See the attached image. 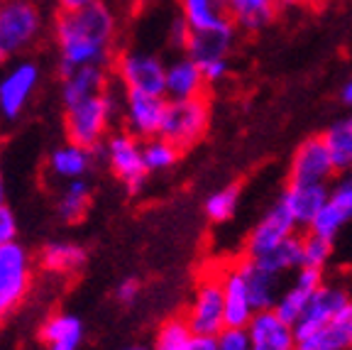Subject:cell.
<instances>
[{
  "mask_svg": "<svg viewBox=\"0 0 352 350\" xmlns=\"http://www.w3.org/2000/svg\"><path fill=\"white\" fill-rule=\"evenodd\" d=\"M12 240H17V218L10 208L3 203L0 206V245H6V243Z\"/></svg>",
  "mask_w": 352,
  "mask_h": 350,
  "instance_id": "8d00e7d4",
  "label": "cell"
},
{
  "mask_svg": "<svg viewBox=\"0 0 352 350\" xmlns=\"http://www.w3.org/2000/svg\"><path fill=\"white\" fill-rule=\"evenodd\" d=\"M328 198V184H286L279 203L292 216L296 228H308Z\"/></svg>",
  "mask_w": 352,
  "mask_h": 350,
  "instance_id": "ffe728a7",
  "label": "cell"
},
{
  "mask_svg": "<svg viewBox=\"0 0 352 350\" xmlns=\"http://www.w3.org/2000/svg\"><path fill=\"white\" fill-rule=\"evenodd\" d=\"M296 350H352V299L333 321L296 338Z\"/></svg>",
  "mask_w": 352,
  "mask_h": 350,
  "instance_id": "44dd1931",
  "label": "cell"
},
{
  "mask_svg": "<svg viewBox=\"0 0 352 350\" xmlns=\"http://www.w3.org/2000/svg\"><path fill=\"white\" fill-rule=\"evenodd\" d=\"M54 42L59 52V72L76 66H108L118 42V17L100 0L78 10H59L54 20Z\"/></svg>",
  "mask_w": 352,
  "mask_h": 350,
  "instance_id": "6da1fadb",
  "label": "cell"
},
{
  "mask_svg": "<svg viewBox=\"0 0 352 350\" xmlns=\"http://www.w3.org/2000/svg\"><path fill=\"white\" fill-rule=\"evenodd\" d=\"M296 223L292 220V216L286 214V208L279 201L257 220L248 236V255H257V252L267 250V247L276 245L284 238L294 236L296 233Z\"/></svg>",
  "mask_w": 352,
  "mask_h": 350,
  "instance_id": "603a6c76",
  "label": "cell"
},
{
  "mask_svg": "<svg viewBox=\"0 0 352 350\" xmlns=\"http://www.w3.org/2000/svg\"><path fill=\"white\" fill-rule=\"evenodd\" d=\"M116 113L118 101L113 88L98 93V96H91L86 101H78V103L66 108V137L76 145L96 150L108 137L110 123H113Z\"/></svg>",
  "mask_w": 352,
  "mask_h": 350,
  "instance_id": "3957f363",
  "label": "cell"
},
{
  "mask_svg": "<svg viewBox=\"0 0 352 350\" xmlns=\"http://www.w3.org/2000/svg\"><path fill=\"white\" fill-rule=\"evenodd\" d=\"M215 350H252L245 329H223L215 336Z\"/></svg>",
  "mask_w": 352,
  "mask_h": 350,
  "instance_id": "d590c367",
  "label": "cell"
},
{
  "mask_svg": "<svg viewBox=\"0 0 352 350\" xmlns=\"http://www.w3.org/2000/svg\"><path fill=\"white\" fill-rule=\"evenodd\" d=\"M39 340L47 350H78L83 343V321L74 313H52L39 326Z\"/></svg>",
  "mask_w": 352,
  "mask_h": 350,
  "instance_id": "cb8c5ba5",
  "label": "cell"
},
{
  "mask_svg": "<svg viewBox=\"0 0 352 350\" xmlns=\"http://www.w3.org/2000/svg\"><path fill=\"white\" fill-rule=\"evenodd\" d=\"M59 76H61V101H64V108L78 103V101L91 99V96H98V93L110 88L108 66H100V64L76 66V69H69V72H59Z\"/></svg>",
  "mask_w": 352,
  "mask_h": 350,
  "instance_id": "e0dca14e",
  "label": "cell"
},
{
  "mask_svg": "<svg viewBox=\"0 0 352 350\" xmlns=\"http://www.w3.org/2000/svg\"><path fill=\"white\" fill-rule=\"evenodd\" d=\"M94 162H96L94 147H83V145H76L69 140V143L52 150L50 159H47V172L56 181L86 179L88 172L94 169Z\"/></svg>",
  "mask_w": 352,
  "mask_h": 350,
  "instance_id": "7402d4cb",
  "label": "cell"
},
{
  "mask_svg": "<svg viewBox=\"0 0 352 350\" xmlns=\"http://www.w3.org/2000/svg\"><path fill=\"white\" fill-rule=\"evenodd\" d=\"M347 301H350V296H347L345 289L320 285L318 289L314 291L311 301H308V307L303 309V313L298 316V321L294 323V338H303V336L314 333L316 329L325 326L328 321H333Z\"/></svg>",
  "mask_w": 352,
  "mask_h": 350,
  "instance_id": "5bb4252c",
  "label": "cell"
},
{
  "mask_svg": "<svg viewBox=\"0 0 352 350\" xmlns=\"http://www.w3.org/2000/svg\"><path fill=\"white\" fill-rule=\"evenodd\" d=\"M245 333L252 350H296L294 326L276 316L272 309L254 311V316L245 326Z\"/></svg>",
  "mask_w": 352,
  "mask_h": 350,
  "instance_id": "9a60e30c",
  "label": "cell"
},
{
  "mask_svg": "<svg viewBox=\"0 0 352 350\" xmlns=\"http://www.w3.org/2000/svg\"><path fill=\"white\" fill-rule=\"evenodd\" d=\"M220 285H223V304H226V329H245L254 316V307L245 277L235 262L220 269Z\"/></svg>",
  "mask_w": 352,
  "mask_h": 350,
  "instance_id": "d6986e66",
  "label": "cell"
},
{
  "mask_svg": "<svg viewBox=\"0 0 352 350\" xmlns=\"http://www.w3.org/2000/svg\"><path fill=\"white\" fill-rule=\"evenodd\" d=\"M100 0H56V8L59 10H78V8H88Z\"/></svg>",
  "mask_w": 352,
  "mask_h": 350,
  "instance_id": "ab89813d",
  "label": "cell"
},
{
  "mask_svg": "<svg viewBox=\"0 0 352 350\" xmlns=\"http://www.w3.org/2000/svg\"><path fill=\"white\" fill-rule=\"evenodd\" d=\"M204 74L191 56L182 54L171 59L164 69V99L166 101H186V99H201L206 96Z\"/></svg>",
  "mask_w": 352,
  "mask_h": 350,
  "instance_id": "ac0fdd59",
  "label": "cell"
},
{
  "mask_svg": "<svg viewBox=\"0 0 352 350\" xmlns=\"http://www.w3.org/2000/svg\"><path fill=\"white\" fill-rule=\"evenodd\" d=\"M39 260H42V267L52 274H74L86 265V250L76 243L56 240L44 245Z\"/></svg>",
  "mask_w": 352,
  "mask_h": 350,
  "instance_id": "f1b7e54d",
  "label": "cell"
},
{
  "mask_svg": "<svg viewBox=\"0 0 352 350\" xmlns=\"http://www.w3.org/2000/svg\"><path fill=\"white\" fill-rule=\"evenodd\" d=\"M237 203H240V186L228 184L206 198L204 211L208 216V220H213V223H228L235 216Z\"/></svg>",
  "mask_w": 352,
  "mask_h": 350,
  "instance_id": "836d02e7",
  "label": "cell"
},
{
  "mask_svg": "<svg viewBox=\"0 0 352 350\" xmlns=\"http://www.w3.org/2000/svg\"><path fill=\"white\" fill-rule=\"evenodd\" d=\"M330 255H333V243L330 240L316 236V233H306L301 238V267L323 269L330 262Z\"/></svg>",
  "mask_w": 352,
  "mask_h": 350,
  "instance_id": "e575fe53",
  "label": "cell"
},
{
  "mask_svg": "<svg viewBox=\"0 0 352 350\" xmlns=\"http://www.w3.org/2000/svg\"><path fill=\"white\" fill-rule=\"evenodd\" d=\"M179 8L188 30H210L228 20L223 0H179Z\"/></svg>",
  "mask_w": 352,
  "mask_h": 350,
  "instance_id": "4dcf8cb0",
  "label": "cell"
},
{
  "mask_svg": "<svg viewBox=\"0 0 352 350\" xmlns=\"http://www.w3.org/2000/svg\"><path fill=\"white\" fill-rule=\"evenodd\" d=\"M116 296H118V301H120V304H125V307L135 304V301H138V296H140V282L135 277L122 279L120 285H118V289H116Z\"/></svg>",
  "mask_w": 352,
  "mask_h": 350,
  "instance_id": "74e56055",
  "label": "cell"
},
{
  "mask_svg": "<svg viewBox=\"0 0 352 350\" xmlns=\"http://www.w3.org/2000/svg\"><path fill=\"white\" fill-rule=\"evenodd\" d=\"M42 83V66L30 56L0 66V123H15Z\"/></svg>",
  "mask_w": 352,
  "mask_h": 350,
  "instance_id": "277c9868",
  "label": "cell"
},
{
  "mask_svg": "<svg viewBox=\"0 0 352 350\" xmlns=\"http://www.w3.org/2000/svg\"><path fill=\"white\" fill-rule=\"evenodd\" d=\"M274 6H296V3H303V0H272Z\"/></svg>",
  "mask_w": 352,
  "mask_h": 350,
  "instance_id": "ee69618b",
  "label": "cell"
},
{
  "mask_svg": "<svg viewBox=\"0 0 352 350\" xmlns=\"http://www.w3.org/2000/svg\"><path fill=\"white\" fill-rule=\"evenodd\" d=\"M223 3L228 20L242 32H259L276 17V6L272 0H223Z\"/></svg>",
  "mask_w": 352,
  "mask_h": 350,
  "instance_id": "d4e9b609",
  "label": "cell"
},
{
  "mask_svg": "<svg viewBox=\"0 0 352 350\" xmlns=\"http://www.w3.org/2000/svg\"><path fill=\"white\" fill-rule=\"evenodd\" d=\"M44 28V12L34 0H0V66L25 56Z\"/></svg>",
  "mask_w": 352,
  "mask_h": 350,
  "instance_id": "7a4b0ae2",
  "label": "cell"
},
{
  "mask_svg": "<svg viewBox=\"0 0 352 350\" xmlns=\"http://www.w3.org/2000/svg\"><path fill=\"white\" fill-rule=\"evenodd\" d=\"M237 269L242 272L245 277V285H248V291H250V299H252V307L254 311H264V309H272L274 307L276 296H279V282L281 277L276 274H270L259 269L252 260L245 255L242 260H237Z\"/></svg>",
  "mask_w": 352,
  "mask_h": 350,
  "instance_id": "484cf974",
  "label": "cell"
},
{
  "mask_svg": "<svg viewBox=\"0 0 352 350\" xmlns=\"http://www.w3.org/2000/svg\"><path fill=\"white\" fill-rule=\"evenodd\" d=\"M323 285V269L314 267H298L296 277L284 291H279L272 311L279 318H284L286 323H296L298 316L303 313V309L308 307V301L314 296V291Z\"/></svg>",
  "mask_w": 352,
  "mask_h": 350,
  "instance_id": "2e32d148",
  "label": "cell"
},
{
  "mask_svg": "<svg viewBox=\"0 0 352 350\" xmlns=\"http://www.w3.org/2000/svg\"><path fill=\"white\" fill-rule=\"evenodd\" d=\"M340 101L345 105H352V76L347 79L345 83H342V88H340Z\"/></svg>",
  "mask_w": 352,
  "mask_h": 350,
  "instance_id": "60d3db41",
  "label": "cell"
},
{
  "mask_svg": "<svg viewBox=\"0 0 352 350\" xmlns=\"http://www.w3.org/2000/svg\"><path fill=\"white\" fill-rule=\"evenodd\" d=\"M8 198V186H6V176H3V169H0V206L6 203Z\"/></svg>",
  "mask_w": 352,
  "mask_h": 350,
  "instance_id": "b9f144b4",
  "label": "cell"
},
{
  "mask_svg": "<svg viewBox=\"0 0 352 350\" xmlns=\"http://www.w3.org/2000/svg\"><path fill=\"white\" fill-rule=\"evenodd\" d=\"M352 220V172H345L333 186H328V198L320 208L316 218L308 225V233L336 240L338 233Z\"/></svg>",
  "mask_w": 352,
  "mask_h": 350,
  "instance_id": "30bf717a",
  "label": "cell"
},
{
  "mask_svg": "<svg viewBox=\"0 0 352 350\" xmlns=\"http://www.w3.org/2000/svg\"><path fill=\"white\" fill-rule=\"evenodd\" d=\"M196 338H215L226 329V304H223V285L220 269L204 274L193 289L191 304L184 316Z\"/></svg>",
  "mask_w": 352,
  "mask_h": 350,
  "instance_id": "8992f818",
  "label": "cell"
},
{
  "mask_svg": "<svg viewBox=\"0 0 352 350\" xmlns=\"http://www.w3.org/2000/svg\"><path fill=\"white\" fill-rule=\"evenodd\" d=\"M210 125V105L206 96L186 101H166L164 121L160 127V137L169 140L174 147L188 150L204 140Z\"/></svg>",
  "mask_w": 352,
  "mask_h": 350,
  "instance_id": "5b68a950",
  "label": "cell"
},
{
  "mask_svg": "<svg viewBox=\"0 0 352 350\" xmlns=\"http://www.w3.org/2000/svg\"><path fill=\"white\" fill-rule=\"evenodd\" d=\"M103 157L108 162L110 172L130 189L138 194L147 179V169L142 162V143L127 130H118L103 140Z\"/></svg>",
  "mask_w": 352,
  "mask_h": 350,
  "instance_id": "52a82bcc",
  "label": "cell"
},
{
  "mask_svg": "<svg viewBox=\"0 0 352 350\" xmlns=\"http://www.w3.org/2000/svg\"><path fill=\"white\" fill-rule=\"evenodd\" d=\"M10 311H12V307H8L6 301L0 299V323L6 321V316H8V313H10Z\"/></svg>",
  "mask_w": 352,
  "mask_h": 350,
  "instance_id": "7bdbcfd3",
  "label": "cell"
},
{
  "mask_svg": "<svg viewBox=\"0 0 352 350\" xmlns=\"http://www.w3.org/2000/svg\"><path fill=\"white\" fill-rule=\"evenodd\" d=\"M235 39H237V28L230 20H226L218 28L191 30L186 44H184V52L198 66L213 59H230L232 50H235Z\"/></svg>",
  "mask_w": 352,
  "mask_h": 350,
  "instance_id": "4fadbf2b",
  "label": "cell"
},
{
  "mask_svg": "<svg viewBox=\"0 0 352 350\" xmlns=\"http://www.w3.org/2000/svg\"><path fill=\"white\" fill-rule=\"evenodd\" d=\"M350 118H352V115H350Z\"/></svg>",
  "mask_w": 352,
  "mask_h": 350,
  "instance_id": "bcb514c9",
  "label": "cell"
},
{
  "mask_svg": "<svg viewBox=\"0 0 352 350\" xmlns=\"http://www.w3.org/2000/svg\"><path fill=\"white\" fill-rule=\"evenodd\" d=\"M32 287V258L17 240L0 245V299L15 309Z\"/></svg>",
  "mask_w": 352,
  "mask_h": 350,
  "instance_id": "9c48e42d",
  "label": "cell"
},
{
  "mask_svg": "<svg viewBox=\"0 0 352 350\" xmlns=\"http://www.w3.org/2000/svg\"><path fill=\"white\" fill-rule=\"evenodd\" d=\"M196 348V336L188 329V323L182 316H171L157 331L152 350H193Z\"/></svg>",
  "mask_w": 352,
  "mask_h": 350,
  "instance_id": "1f68e13d",
  "label": "cell"
},
{
  "mask_svg": "<svg viewBox=\"0 0 352 350\" xmlns=\"http://www.w3.org/2000/svg\"><path fill=\"white\" fill-rule=\"evenodd\" d=\"M179 154L182 150L174 147L169 140L164 137H149L147 143H142V162H144V169L149 172H166L179 162Z\"/></svg>",
  "mask_w": 352,
  "mask_h": 350,
  "instance_id": "d6a6232c",
  "label": "cell"
},
{
  "mask_svg": "<svg viewBox=\"0 0 352 350\" xmlns=\"http://www.w3.org/2000/svg\"><path fill=\"white\" fill-rule=\"evenodd\" d=\"M166 99L154 96V93L125 91L122 101V118H125V130L132 132L140 140L160 135L162 121H164Z\"/></svg>",
  "mask_w": 352,
  "mask_h": 350,
  "instance_id": "8fae6325",
  "label": "cell"
},
{
  "mask_svg": "<svg viewBox=\"0 0 352 350\" xmlns=\"http://www.w3.org/2000/svg\"><path fill=\"white\" fill-rule=\"evenodd\" d=\"M336 174L352 172V118L338 121L320 135Z\"/></svg>",
  "mask_w": 352,
  "mask_h": 350,
  "instance_id": "83f0119b",
  "label": "cell"
},
{
  "mask_svg": "<svg viewBox=\"0 0 352 350\" xmlns=\"http://www.w3.org/2000/svg\"><path fill=\"white\" fill-rule=\"evenodd\" d=\"M125 350H152V348H144V345H130V348Z\"/></svg>",
  "mask_w": 352,
  "mask_h": 350,
  "instance_id": "f6af8a7d",
  "label": "cell"
},
{
  "mask_svg": "<svg viewBox=\"0 0 352 350\" xmlns=\"http://www.w3.org/2000/svg\"><path fill=\"white\" fill-rule=\"evenodd\" d=\"M336 176L320 137H308L289 162V184H328Z\"/></svg>",
  "mask_w": 352,
  "mask_h": 350,
  "instance_id": "7c38bea8",
  "label": "cell"
},
{
  "mask_svg": "<svg viewBox=\"0 0 352 350\" xmlns=\"http://www.w3.org/2000/svg\"><path fill=\"white\" fill-rule=\"evenodd\" d=\"M188 25H186V20H184L182 15H176L174 20H171V25H169V42H171V47H179V50H184V44H186V39H188Z\"/></svg>",
  "mask_w": 352,
  "mask_h": 350,
  "instance_id": "f35d334b",
  "label": "cell"
},
{
  "mask_svg": "<svg viewBox=\"0 0 352 350\" xmlns=\"http://www.w3.org/2000/svg\"><path fill=\"white\" fill-rule=\"evenodd\" d=\"M88 206H91V184L86 179H74L64 181L56 198V214L64 223H76L86 216Z\"/></svg>",
  "mask_w": 352,
  "mask_h": 350,
  "instance_id": "f546056e",
  "label": "cell"
},
{
  "mask_svg": "<svg viewBox=\"0 0 352 350\" xmlns=\"http://www.w3.org/2000/svg\"><path fill=\"white\" fill-rule=\"evenodd\" d=\"M248 258L252 260L259 269H264V272L281 277V274L301 267V238L294 233V236L284 238V240L276 243V245L267 247V250L257 252V255H248Z\"/></svg>",
  "mask_w": 352,
  "mask_h": 350,
  "instance_id": "4316f807",
  "label": "cell"
},
{
  "mask_svg": "<svg viewBox=\"0 0 352 350\" xmlns=\"http://www.w3.org/2000/svg\"><path fill=\"white\" fill-rule=\"evenodd\" d=\"M164 69L166 61L147 50L122 52L116 59V76L125 91L164 96Z\"/></svg>",
  "mask_w": 352,
  "mask_h": 350,
  "instance_id": "ba28073f",
  "label": "cell"
}]
</instances>
